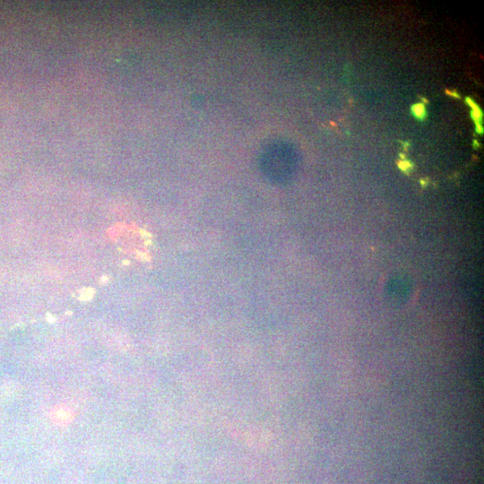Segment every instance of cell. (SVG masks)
Returning <instances> with one entry per match:
<instances>
[{
	"instance_id": "7a4b0ae2",
	"label": "cell",
	"mask_w": 484,
	"mask_h": 484,
	"mask_svg": "<svg viewBox=\"0 0 484 484\" xmlns=\"http://www.w3.org/2000/svg\"><path fill=\"white\" fill-rule=\"evenodd\" d=\"M465 101L469 104V106H471V108H472V118L474 120L475 125H481L482 112H481L480 108L469 97L465 99Z\"/></svg>"
},
{
	"instance_id": "6da1fadb",
	"label": "cell",
	"mask_w": 484,
	"mask_h": 484,
	"mask_svg": "<svg viewBox=\"0 0 484 484\" xmlns=\"http://www.w3.org/2000/svg\"><path fill=\"white\" fill-rule=\"evenodd\" d=\"M50 417L52 423L58 426H68L74 421L75 412L70 406L65 404H58L51 409Z\"/></svg>"
},
{
	"instance_id": "5b68a950",
	"label": "cell",
	"mask_w": 484,
	"mask_h": 484,
	"mask_svg": "<svg viewBox=\"0 0 484 484\" xmlns=\"http://www.w3.org/2000/svg\"><path fill=\"white\" fill-rule=\"evenodd\" d=\"M446 93H447V94H450V96L455 97V98H460V95H459V94H458L457 92H447V91H446Z\"/></svg>"
},
{
	"instance_id": "3957f363",
	"label": "cell",
	"mask_w": 484,
	"mask_h": 484,
	"mask_svg": "<svg viewBox=\"0 0 484 484\" xmlns=\"http://www.w3.org/2000/svg\"><path fill=\"white\" fill-rule=\"evenodd\" d=\"M411 112L416 119H421V120L426 119V109L423 103L414 104L411 107Z\"/></svg>"
},
{
	"instance_id": "277c9868",
	"label": "cell",
	"mask_w": 484,
	"mask_h": 484,
	"mask_svg": "<svg viewBox=\"0 0 484 484\" xmlns=\"http://www.w3.org/2000/svg\"><path fill=\"white\" fill-rule=\"evenodd\" d=\"M476 132L478 134H483V127H482V125H476Z\"/></svg>"
}]
</instances>
